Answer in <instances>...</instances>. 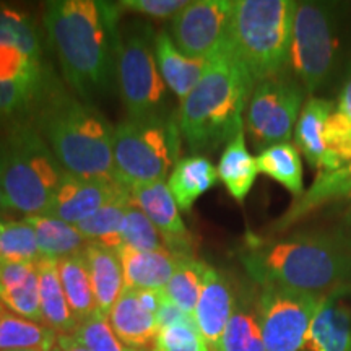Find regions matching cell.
Returning <instances> with one entry per match:
<instances>
[{"instance_id":"1","label":"cell","mask_w":351,"mask_h":351,"mask_svg":"<svg viewBox=\"0 0 351 351\" xmlns=\"http://www.w3.org/2000/svg\"><path fill=\"white\" fill-rule=\"evenodd\" d=\"M119 12L117 3L95 0L46 3L44 23L65 80L85 99L109 90L116 82Z\"/></svg>"},{"instance_id":"2","label":"cell","mask_w":351,"mask_h":351,"mask_svg":"<svg viewBox=\"0 0 351 351\" xmlns=\"http://www.w3.org/2000/svg\"><path fill=\"white\" fill-rule=\"evenodd\" d=\"M243 262L263 287L320 298L346 291L351 282L348 245L327 232H296L278 241H251Z\"/></svg>"},{"instance_id":"3","label":"cell","mask_w":351,"mask_h":351,"mask_svg":"<svg viewBox=\"0 0 351 351\" xmlns=\"http://www.w3.org/2000/svg\"><path fill=\"white\" fill-rule=\"evenodd\" d=\"M254 86L256 83L231 49L213 57L200 82L181 101L176 117L189 147L194 152H212L243 132V114Z\"/></svg>"},{"instance_id":"4","label":"cell","mask_w":351,"mask_h":351,"mask_svg":"<svg viewBox=\"0 0 351 351\" xmlns=\"http://www.w3.org/2000/svg\"><path fill=\"white\" fill-rule=\"evenodd\" d=\"M34 127L65 173L83 179L116 181L114 129L90 103L64 91H46Z\"/></svg>"},{"instance_id":"5","label":"cell","mask_w":351,"mask_h":351,"mask_svg":"<svg viewBox=\"0 0 351 351\" xmlns=\"http://www.w3.org/2000/svg\"><path fill=\"white\" fill-rule=\"evenodd\" d=\"M296 2H234L230 49L254 83L287 72L291 52Z\"/></svg>"},{"instance_id":"6","label":"cell","mask_w":351,"mask_h":351,"mask_svg":"<svg viewBox=\"0 0 351 351\" xmlns=\"http://www.w3.org/2000/svg\"><path fill=\"white\" fill-rule=\"evenodd\" d=\"M64 173L36 127L20 125L0 140V189L12 210L49 215Z\"/></svg>"},{"instance_id":"7","label":"cell","mask_w":351,"mask_h":351,"mask_svg":"<svg viewBox=\"0 0 351 351\" xmlns=\"http://www.w3.org/2000/svg\"><path fill=\"white\" fill-rule=\"evenodd\" d=\"M181 132L165 114L122 121L114 127V179L122 187L163 181L179 161Z\"/></svg>"},{"instance_id":"8","label":"cell","mask_w":351,"mask_h":351,"mask_svg":"<svg viewBox=\"0 0 351 351\" xmlns=\"http://www.w3.org/2000/svg\"><path fill=\"white\" fill-rule=\"evenodd\" d=\"M152 29L138 25L119 36L116 52V83L129 119L158 116L166 98V83L158 70Z\"/></svg>"},{"instance_id":"9","label":"cell","mask_w":351,"mask_h":351,"mask_svg":"<svg viewBox=\"0 0 351 351\" xmlns=\"http://www.w3.org/2000/svg\"><path fill=\"white\" fill-rule=\"evenodd\" d=\"M339 39L332 8L326 3H296L289 64L306 93H314L330 78Z\"/></svg>"},{"instance_id":"10","label":"cell","mask_w":351,"mask_h":351,"mask_svg":"<svg viewBox=\"0 0 351 351\" xmlns=\"http://www.w3.org/2000/svg\"><path fill=\"white\" fill-rule=\"evenodd\" d=\"M304 93L301 83L287 72L256 83L245 109V125L258 150L293 137Z\"/></svg>"},{"instance_id":"11","label":"cell","mask_w":351,"mask_h":351,"mask_svg":"<svg viewBox=\"0 0 351 351\" xmlns=\"http://www.w3.org/2000/svg\"><path fill=\"white\" fill-rule=\"evenodd\" d=\"M320 296L291 291L278 287H263L258 301V324L267 351H302L306 333Z\"/></svg>"},{"instance_id":"12","label":"cell","mask_w":351,"mask_h":351,"mask_svg":"<svg viewBox=\"0 0 351 351\" xmlns=\"http://www.w3.org/2000/svg\"><path fill=\"white\" fill-rule=\"evenodd\" d=\"M234 2L195 0L173 19V43L184 56L212 60L230 49Z\"/></svg>"},{"instance_id":"13","label":"cell","mask_w":351,"mask_h":351,"mask_svg":"<svg viewBox=\"0 0 351 351\" xmlns=\"http://www.w3.org/2000/svg\"><path fill=\"white\" fill-rule=\"evenodd\" d=\"M130 197L129 189L116 181L83 179L64 173L60 186L56 192L54 205L47 217L62 219L70 225H78L95 215L111 202Z\"/></svg>"},{"instance_id":"14","label":"cell","mask_w":351,"mask_h":351,"mask_svg":"<svg viewBox=\"0 0 351 351\" xmlns=\"http://www.w3.org/2000/svg\"><path fill=\"white\" fill-rule=\"evenodd\" d=\"M130 195L132 202L155 225L171 252L178 256H192V236L184 225L168 184L165 181L143 184L132 189Z\"/></svg>"},{"instance_id":"15","label":"cell","mask_w":351,"mask_h":351,"mask_svg":"<svg viewBox=\"0 0 351 351\" xmlns=\"http://www.w3.org/2000/svg\"><path fill=\"white\" fill-rule=\"evenodd\" d=\"M234 293L230 280L221 271L207 267L197 301L194 320L210 350L215 348L234 313Z\"/></svg>"},{"instance_id":"16","label":"cell","mask_w":351,"mask_h":351,"mask_svg":"<svg viewBox=\"0 0 351 351\" xmlns=\"http://www.w3.org/2000/svg\"><path fill=\"white\" fill-rule=\"evenodd\" d=\"M346 291L322 298L302 351H351V307L343 300Z\"/></svg>"},{"instance_id":"17","label":"cell","mask_w":351,"mask_h":351,"mask_svg":"<svg viewBox=\"0 0 351 351\" xmlns=\"http://www.w3.org/2000/svg\"><path fill=\"white\" fill-rule=\"evenodd\" d=\"M125 289H163L178 269L182 256L171 252L168 247L158 251H140L122 244L117 249Z\"/></svg>"},{"instance_id":"18","label":"cell","mask_w":351,"mask_h":351,"mask_svg":"<svg viewBox=\"0 0 351 351\" xmlns=\"http://www.w3.org/2000/svg\"><path fill=\"white\" fill-rule=\"evenodd\" d=\"M343 199H351V161L340 169L319 171L313 186L293 202L291 207L271 225L270 231L282 232L296 225L314 210Z\"/></svg>"},{"instance_id":"19","label":"cell","mask_w":351,"mask_h":351,"mask_svg":"<svg viewBox=\"0 0 351 351\" xmlns=\"http://www.w3.org/2000/svg\"><path fill=\"white\" fill-rule=\"evenodd\" d=\"M108 322L122 343L138 351H143L155 343L160 332L156 315L143 309L137 300L135 289L124 288L108 315Z\"/></svg>"},{"instance_id":"20","label":"cell","mask_w":351,"mask_h":351,"mask_svg":"<svg viewBox=\"0 0 351 351\" xmlns=\"http://www.w3.org/2000/svg\"><path fill=\"white\" fill-rule=\"evenodd\" d=\"M155 56L166 86L181 101L194 90L210 62L184 56L166 33H160L155 38Z\"/></svg>"},{"instance_id":"21","label":"cell","mask_w":351,"mask_h":351,"mask_svg":"<svg viewBox=\"0 0 351 351\" xmlns=\"http://www.w3.org/2000/svg\"><path fill=\"white\" fill-rule=\"evenodd\" d=\"M85 256L93 285L96 311L108 317L124 291V274L119 256L112 249L95 243L86 245Z\"/></svg>"},{"instance_id":"22","label":"cell","mask_w":351,"mask_h":351,"mask_svg":"<svg viewBox=\"0 0 351 351\" xmlns=\"http://www.w3.org/2000/svg\"><path fill=\"white\" fill-rule=\"evenodd\" d=\"M56 258L41 257L36 262L39 275V296H41V311L44 326L51 327L57 335L67 333L72 335L78 322L70 311L65 298L62 283H60L59 267Z\"/></svg>"},{"instance_id":"23","label":"cell","mask_w":351,"mask_h":351,"mask_svg":"<svg viewBox=\"0 0 351 351\" xmlns=\"http://www.w3.org/2000/svg\"><path fill=\"white\" fill-rule=\"evenodd\" d=\"M218 169L205 156H189L179 160L171 171L168 187L181 210H191L200 195L218 182Z\"/></svg>"},{"instance_id":"24","label":"cell","mask_w":351,"mask_h":351,"mask_svg":"<svg viewBox=\"0 0 351 351\" xmlns=\"http://www.w3.org/2000/svg\"><path fill=\"white\" fill-rule=\"evenodd\" d=\"M335 109V103L322 98H309L301 109L295 127V140L313 168L322 169L326 156V124Z\"/></svg>"},{"instance_id":"25","label":"cell","mask_w":351,"mask_h":351,"mask_svg":"<svg viewBox=\"0 0 351 351\" xmlns=\"http://www.w3.org/2000/svg\"><path fill=\"white\" fill-rule=\"evenodd\" d=\"M258 174L257 160L245 147L244 130L239 132L221 153L218 176L226 191L238 202H244L256 182Z\"/></svg>"},{"instance_id":"26","label":"cell","mask_w":351,"mask_h":351,"mask_svg":"<svg viewBox=\"0 0 351 351\" xmlns=\"http://www.w3.org/2000/svg\"><path fill=\"white\" fill-rule=\"evenodd\" d=\"M57 267L69 307L77 322L80 324L98 313L85 251L60 258Z\"/></svg>"},{"instance_id":"27","label":"cell","mask_w":351,"mask_h":351,"mask_svg":"<svg viewBox=\"0 0 351 351\" xmlns=\"http://www.w3.org/2000/svg\"><path fill=\"white\" fill-rule=\"evenodd\" d=\"M25 221L29 223L34 230L41 257L60 261L64 257L83 252L90 244L75 225H70L62 219L47 215H34V217H26Z\"/></svg>"},{"instance_id":"28","label":"cell","mask_w":351,"mask_h":351,"mask_svg":"<svg viewBox=\"0 0 351 351\" xmlns=\"http://www.w3.org/2000/svg\"><path fill=\"white\" fill-rule=\"evenodd\" d=\"M326 156L320 171H335L351 161V78L326 124Z\"/></svg>"},{"instance_id":"29","label":"cell","mask_w":351,"mask_h":351,"mask_svg":"<svg viewBox=\"0 0 351 351\" xmlns=\"http://www.w3.org/2000/svg\"><path fill=\"white\" fill-rule=\"evenodd\" d=\"M256 160L258 173L275 179L285 189H288L296 199L304 194L301 155L295 145L289 142L271 145L258 153Z\"/></svg>"},{"instance_id":"30","label":"cell","mask_w":351,"mask_h":351,"mask_svg":"<svg viewBox=\"0 0 351 351\" xmlns=\"http://www.w3.org/2000/svg\"><path fill=\"white\" fill-rule=\"evenodd\" d=\"M57 345V333L44 324L33 322L3 311L0 317V351L43 348L52 351Z\"/></svg>"},{"instance_id":"31","label":"cell","mask_w":351,"mask_h":351,"mask_svg":"<svg viewBox=\"0 0 351 351\" xmlns=\"http://www.w3.org/2000/svg\"><path fill=\"white\" fill-rule=\"evenodd\" d=\"M207 267V263L195 258L194 254L182 256L169 283L161 289L166 300L186 314L194 315Z\"/></svg>"},{"instance_id":"32","label":"cell","mask_w":351,"mask_h":351,"mask_svg":"<svg viewBox=\"0 0 351 351\" xmlns=\"http://www.w3.org/2000/svg\"><path fill=\"white\" fill-rule=\"evenodd\" d=\"M132 204H134L132 195L127 199L111 202L99 208L95 215H91L90 218H86L85 221L75 225L77 230L85 236L88 243L101 244L104 247L117 251L122 245V223H124L127 210L130 208Z\"/></svg>"},{"instance_id":"33","label":"cell","mask_w":351,"mask_h":351,"mask_svg":"<svg viewBox=\"0 0 351 351\" xmlns=\"http://www.w3.org/2000/svg\"><path fill=\"white\" fill-rule=\"evenodd\" d=\"M0 44L19 47L41 62V38L33 20L23 12L0 5Z\"/></svg>"},{"instance_id":"34","label":"cell","mask_w":351,"mask_h":351,"mask_svg":"<svg viewBox=\"0 0 351 351\" xmlns=\"http://www.w3.org/2000/svg\"><path fill=\"white\" fill-rule=\"evenodd\" d=\"M210 351H267L258 319L249 311L236 309L221 339Z\"/></svg>"},{"instance_id":"35","label":"cell","mask_w":351,"mask_h":351,"mask_svg":"<svg viewBox=\"0 0 351 351\" xmlns=\"http://www.w3.org/2000/svg\"><path fill=\"white\" fill-rule=\"evenodd\" d=\"M41 258L36 234L29 223L3 221L0 236V261L3 262H32Z\"/></svg>"},{"instance_id":"36","label":"cell","mask_w":351,"mask_h":351,"mask_svg":"<svg viewBox=\"0 0 351 351\" xmlns=\"http://www.w3.org/2000/svg\"><path fill=\"white\" fill-rule=\"evenodd\" d=\"M0 302L8 307V311L20 317L43 322L41 296H39V275L38 267L23 283L0 291Z\"/></svg>"},{"instance_id":"37","label":"cell","mask_w":351,"mask_h":351,"mask_svg":"<svg viewBox=\"0 0 351 351\" xmlns=\"http://www.w3.org/2000/svg\"><path fill=\"white\" fill-rule=\"evenodd\" d=\"M72 337L88 351H138L122 343L109 326L108 317L96 313L78 324Z\"/></svg>"},{"instance_id":"38","label":"cell","mask_w":351,"mask_h":351,"mask_svg":"<svg viewBox=\"0 0 351 351\" xmlns=\"http://www.w3.org/2000/svg\"><path fill=\"white\" fill-rule=\"evenodd\" d=\"M121 238L122 244L132 245L140 251H158V249L166 247L155 225L135 204H132L127 210L124 223H122Z\"/></svg>"},{"instance_id":"39","label":"cell","mask_w":351,"mask_h":351,"mask_svg":"<svg viewBox=\"0 0 351 351\" xmlns=\"http://www.w3.org/2000/svg\"><path fill=\"white\" fill-rule=\"evenodd\" d=\"M0 82L44 83L41 62L19 47L0 44Z\"/></svg>"},{"instance_id":"40","label":"cell","mask_w":351,"mask_h":351,"mask_svg":"<svg viewBox=\"0 0 351 351\" xmlns=\"http://www.w3.org/2000/svg\"><path fill=\"white\" fill-rule=\"evenodd\" d=\"M152 351H210L195 320L161 328Z\"/></svg>"},{"instance_id":"41","label":"cell","mask_w":351,"mask_h":351,"mask_svg":"<svg viewBox=\"0 0 351 351\" xmlns=\"http://www.w3.org/2000/svg\"><path fill=\"white\" fill-rule=\"evenodd\" d=\"M44 85L46 83L0 82V116H10L43 98L46 93Z\"/></svg>"},{"instance_id":"42","label":"cell","mask_w":351,"mask_h":351,"mask_svg":"<svg viewBox=\"0 0 351 351\" xmlns=\"http://www.w3.org/2000/svg\"><path fill=\"white\" fill-rule=\"evenodd\" d=\"M186 0H122L117 2L119 10L142 13L153 19H171L187 7Z\"/></svg>"},{"instance_id":"43","label":"cell","mask_w":351,"mask_h":351,"mask_svg":"<svg viewBox=\"0 0 351 351\" xmlns=\"http://www.w3.org/2000/svg\"><path fill=\"white\" fill-rule=\"evenodd\" d=\"M163 293V291H161ZM156 320H158V326L161 328L171 327V326H179V324H186L194 320V315H189L184 313V311L179 309L178 306H174L173 302H169L166 300L163 295V302H161L160 311L156 314Z\"/></svg>"},{"instance_id":"44","label":"cell","mask_w":351,"mask_h":351,"mask_svg":"<svg viewBox=\"0 0 351 351\" xmlns=\"http://www.w3.org/2000/svg\"><path fill=\"white\" fill-rule=\"evenodd\" d=\"M137 300L145 311L156 315L163 302V293L161 289H137Z\"/></svg>"},{"instance_id":"45","label":"cell","mask_w":351,"mask_h":351,"mask_svg":"<svg viewBox=\"0 0 351 351\" xmlns=\"http://www.w3.org/2000/svg\"><path fill=\"white\" fill-rule=\"evenodd\" d=\"M57 346L62 351H88L85 346L78 343L72 335H67V333L57 335Z\"/></svg>"},{"instance_id":"46","label":"cell","mask_w":351,"mask_h":351,"mask_svg":"<svg viewBox=\"0 0 351 351\" xmlns=\"http://www.w3.org/2000/svg\"><path fill=\"white\" fill-rule=\"evenodd\" d=\"M8 210H12V208H10V205H8L5 195H3L2 189H0V217H2L3 213H7Z\"/></svg>"},{"instance_id":"47","label":"cell","mask_w":351,"mask_h":351,"mask_svg":"<svg viewBox=\"0 0 351 351\" xmlns=\"http://www.w3.org/2000/svg\"><path fill=\"white\" fill-rule=\"evenodd\" d=\"M12 351H47V350H43V348H29V350H12Z\"/></svg>"},{"instance_id":"48","label":"cell","mask_w":351,"mask_h":351,"mask_svg":"<svg viewBox=\"0 0 351 351\" xmlns=\"http://www.w3.org/2000/svg\"><path fill=\"white\" fill-rule=\"evenodd\" d=\"M3 311H5V306H3L2 302H0V317H2V313H3Z\"/></svg>"},{"instance_id":"49","label":"cell","mask_w":351,"mask_h":351,"mask_svg":"<svg viewBox=\"0 0 351 351\" xmlns=\"http://www.w3.org/2000/svg\"><path fill=\"white\" fill-rule=\"evenodd\" d=\"M2 226H3V221L0 219V236H2Z\"/></svg>"},{"instance_id":"50","label":"cell","mask_w":351,"mask_h":351,"mask_svg":"<svg viewBox=\"0 0 351 351\" xmlns=\"http://www.w3.org/2000/svg\"><path fill=\"white\" fill-rule=\"evenodd\" d=\"M52 351H62V350H60L59 346H56V348H52Z\"/></svg>"}]
</instances>
